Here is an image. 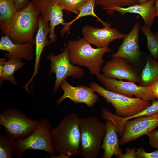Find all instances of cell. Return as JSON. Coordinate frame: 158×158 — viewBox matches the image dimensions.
<instances>
[{"instance_id": "44dd1931", "label": "cell", "mask_w": 158, "mask_h": 158, "mask_svg": "<svg viewBox=\"0 0 158 158\" xmlns=\"http://www.w3.org/2000/svg\"><path fill=\"white\" fill-rule=\"evenodd\" d=\"M152 104L133 116L123 118L111 112L108 115V119L114 124L117 130L122 131L124 128V124L126 121L139 117L150 116L158 112V100H155L152 101Z\"/></svg>"}, {"instance_id": "cb8c5ba5", "label": "cell", "mask_w": 158, "mask_h": 158, "mask_svg": "<svg viewBox=\"0 0 158 158\" xmlns=\"http://www.w3.org/2000/svg\"><path fill=\"white\" fill-rule=\"evenodd\" d=\"M95 4V0H87L79 8V13L77 16L71 21L65 23L64 27L60 32L61 35L63 36L66 32H68L71 26L75 22L81 17L87 16H92L96 18L104 26L110 27L109 24L103 21L96 14L94 10Z\"/></svg>"}, {"instance_id": "6da1fadb", "label": "cell", "mask_w": 158, "mask_h": 158, "mask_svg": "<svg viewBox=\"0 0 158 158\" xmlns=\"http://www.w3.org/2000/svg\"><path fill=\"white\" fill-rule=\"evenodd\" d=\"M80 119L76 113L66 114L51 129L52 143L56 152L59 154L58 156L51 155L52 158H69L80 155Z\"/></svg>"}, {"instance_id": "5bb4252c", "label": "cell", "mask_w": 158, "mask_h": 158, "mask_svg": "<svg viewBox=\"0 0 158 158\" xmlns=\"http://www.w3.org/2000/svg\"><path fill=\"white\" fill-rule=\"evenodd\" d=\"M82 32L83 38L87 42L97 48L107 47L114 40L124 38L127 35L110 27L104 26L99 28L90 25L84 27Z\"/></svg>"}, {"instance_id": "7a4b0ae2", "label": "cell", "mask_w": 158, "mask_h": 158, "mask_svg": "<svg viewBox=\"0 0 158 158\" xmlns=\"http://www.w3.org/2000/svg\"><path fill=\"white\" fill-rule=\"evenodd\" d=\"M40 13L32 2L28 6L17 12L9 26L2 33L15 43L27 42L35 45L34 37L38 28Z\"/></svg>"}, {"instance_id": "1f68e13d", "label": "cell", "mask_w": 158, "mask_h": 158, "mask_svg": "<svg viewBox=\"0 0 158 158\" xmlns=\"http://www.w3.org/2000/svg\"><path fill=\"white\" fill-rule=\"evenodd\" d=\"M17 12L20 11L26 8L30 2L29 0H14Z\"/></svg>"}, {"instance_id": "d6986e66", "label": "cell", "mask_w": 158, "mask_h": 158, "mask_svg": "<svg viewBox=\"0 0 158 158\" xmlns=\"http://www.w3.org/2000/svg\"><path fill=\"white\" fill-rule=\"evenodd\" d=\"M106 133L103 141L102 148L104 152L102 158L117 157L123 153L120 147V142L115 127L111 121L106 120Z\"/></svg>"}, {"instance_id": "3957f363", "label": "cell", "mask_w": 158, "mask_h": 158, "mask_svg": "<svg viewBox=\"0 0 158 158\" xmlns=\"http://www.w3.org/2000/svg\"><path fill=\"white\" fill-rule=\"evenodd\" d=\"M69 60L73 65L87 68L91 75L100 73L104 61V54L111 52L107 47H92L83 37L78 40H69L66 44Z\"/></svg>"}, {"instance_id": "52a82bcc", "label": "cell", "mask_w": 158, "mask_h": 158, "mask_svg": "<svg viewBox=\"0 0 158 158\" xmlns=\"http://www.w3.org/2000/svg\"><path fill=\"white\" fill-rule=\"evenodd\" d=\"M51 125L46 118L39 121L35 131L23 139L15 142V154L18 158H22L23 152L26 150H42L51 155L54 154L51 138Z\"/></svg>"}, {"instance_id": "e575fe53", "label": "cell", "mask_w": 158, "mask_h": 158, "mask_svg": "<svg viewBox=\"0 0 158 158\" xmlns=\"http://www.w3.org/2000/svg\"><path fill=\"white\" fill-rule=\"evenodd\" d=\"M151 0H138L139 4H142Z\"/></svg>"}, {"instance_id": "d6a6232c", "label": "cell", "mask_w": 158, "mask_h": 158, "mask_svg": "<svg viewBox=\"0 0 158 158\" xmlns=\"http://www.w3.org/2000/svg\"><path fill=\"white\" fill-rule=\"evenodd\" d=\"M150 87L152 92L158 100V80L154 82Z\"/></svg>"}, {"instance_id": "7c38bea8", "label": "cell", "mask_w": 158, "mask_h": 158, "mask_svg": "<svg viewBox=\"0 0 158 158\" xmlns=\"http://www.w3.org/2000/svg\"><path fill=\"white\" fill-rule=\"evenodd\" d=\"M112 57L105 63L102 69V74L104 77L134 83L139 82L140 76L128 61L121 57Z\"/></svg>"}, {"instance_id": "5b68a950", "label": "cell", "mask_w": 158, "mask_h": 158, "mask_svg": "<svg viewBox=\"0 0 158 158\" xmlns=\"http://www.w3.org/2000/svg\"><path fill=\"white\" fill-rule=\"evenodd\" d=\"M39 121L32 119L18 109L8 107L0 114V125L8 136L15 140L30 135L36 129Z\"/></svg>"}, {"instance_id": "8fae6325", "label": "cell", "mask_w": 158, "mask_h": 158, "mask_svg": "<svg viewBox=\"0 0 158 158\" xmlns=\"http://www.w3.org/2000/svg\"><path fill=\"white\" fill-rule=\"evenodd\" d=\"M158 126V112L148 116L136 118L126 121L124 124V130L119 140L123 145L146 135Z\"/></svg>"}, {"instance_id": "e0dca14e", "label": "cell", "mask_w": 158, "mask_h": 158, "mask_svg": "<svg viewBox=\"0 0 158 158\" xmlns=\"http://www.w3.org/2000/svg\"><path fill=\"white\" fill-rule=\"evenodd\" d=\"M155 1L156 0H151L143 3H138L126 8L115 6L107 12L110 15L116 11L120 12L122 16L128 13L139 14L143 18L145 25L151 27L156 17Z\"/></svg>"}, {"instance_id": "f1b7e54d", "label": "cell", "mask_w": 158, "mask_h": 158, "mask_svg": "<svg viewBox=\"0 0 158 158\" xmlns=\"http://www.w3.org/2000/svg\"><path fill=\"white\" fill-rule=\"evenodd\" d=\"M136 155L137 158H158V149L148 153L143 147H141L137 150Z\"/></svg>"}, {"instance_id": "9c48e42d", "label": "cell", "mask_w": 158, "mask_h": 158, "mask_svg": "<svg viewBox=\"0 0 158 158\" xmlns=\"http://www.w3.org/2000/svg\"><path fill=\"white\" fill-rule=\"evenodd\" d=\"M96 76L105 88L109 91L130 97L135 96L147 101L156 100L150 87L140 86L131 82L107 78L100 73Z\"/></svg>"}, {"instance_id": "484cf974", "label": "cell", "mask_w": 158, "mask_h": 158, "mask_svg": "<svg viewBox=\"0 0 158 158\" xmlns=\"http://www.w3.org/2000/svg\"><path fill=\"white\" fill-rule=\"evenodd\" d=\"M15 140L7 135L0 134V158H12L15 154Z\"/></svg>"}, {"instance_id": "ba28073f", "label": "cell", "mask_w": 158, "mask_h": 158, "mask_svg": "<svg viewBox=\"0 0 158 158\" xmlns=\"http://www.w3.org/2000/svg\"><path fill=\"white\" fill-rule=\"evenodd\" d=\"M46 57L51 62L50 71L48 74L54 73L56 75L53 89L54 93L58 91L62 82L68 77H71L74 79H80L85 74L82 68L79 66L73 65L70 62L67 47L59 54L55 55L49 53Z\"/></svg>"}, {"instance_id": "4dcf8cb0", "label": "cell", "mask_w": 158, "mask_h": 158, "mask_svg": "<svg viewBox=\"0 0 158 158\" xmlns=\"http://www.w3.org/2000/svg\"><path fill=\"white\" fill-rule=\"evenodd\" d=\"M126 152L125 154L121 153L117 158H137L136 148L134 147L132 148L127 147L125 149Z\"/></svg>"}, {"instance_id": "d590c367", "label": "cell", "mask_w": 158, "mask_h": 158, "mask_svg": "<svg viewBox=\"0 0 158 158\" xmlns=\"http://www.w3.org/2000/svg\"></svg>"}, {"instance_id": "7402d4cb", "label": "cell", "mask_w": 158, "mask_h": 158, "mask_svg": "<svg viewBox=\"0 0 158 158\" xmlns=\"http://www.w3.org/2000/svg\"><path fill=\"white\" fill-rule=\"evenodd\" d=\"M158 80V61L147 57L145 66L140 77L139 86L150 87Z\"/></svg>"}, {"instance_id": "ac0fdd59", "label": "cell", "mask_w": 158, "mask_h": 158, "mask_svg": "<svg viewBox=\"0 0 158 158\" xmlns=\"http://www.w3.org/2000/svg\"><path fill=\"white\" fill-rule=\"evenodd\" d=\"M38 21V28L35 38V58L34 71L31 78L25 86L26 89L28 88V85L37 74L42 51L46 47L48 46L51 43L47 38L50 32L49 23L44 21L41 16H39Z\"/></svg>"}, {"instance_id": "ffe728a7", "label": "cell", "mask_w": 158, "mask_h": 158, "mask_svg": "<svg viewBox=\"0 0 158 158\" xmlns=\"http://www.w3.org/2000/svg\"><path fill=\"white\" fill-rule=\"evenodd\" d=\"M22 59H11L7 61L5 57L0 59V81L5 80L10 82L14 85H17L14 74L15 72L22 68L25 63Z\"/></svg>"}, {"instance_id": "d4e9b609", "label": "cell", "mask_w": 158, "mask_h": 158, "mask_svg": "<svg viewBox=\"0 0 158 158\" xmlns=\"http://www.w3.org/2000/svg\"><path fill=\"white\" fill-rule=\"evenodd\" d=\"M150 27L145 25L141 29L147 39V46L153 59L158 60V31L153 33Z\"/></svg>"}, {"instance_id": "2e32d148", "label": "cell", "mask_w": 158, "mask_h": 158, "mask_svg": "<svg viewBox=\"0 0 158 158\" xmlns=\"http://www.w3.org/2000/svg\"><path fill=\"white\" fill-rule=\"evenodd\" d=\"M30 43H15L8 36L2 35L0 41V49L7 51L5 56L9 59H23L28 61H32L33 58V46Z\"/></svg>"}, {"instance_id": "4316f807", "label": "cell", "mask_w": 158, "mask_h": 158, "mask_svg": "<svg viewBox=\"0 0 158 158\" xmlns=\"http://www.w3.org/2000/svg\"><path fill=\"white\" fill-rule=\"evenodd\" d=\"M95 5L103 6V9L107 12L115 6H128L138 3V0H95Z\"/></svg>"}, {"instance_id": "277c9868", "label": "cell", "mask_w": 158, "mask_h": 158, "mask_svg": "<svg viewBox=\"0 0 158 158\" xmlns=\"http://www.w3.org/2000/svg\"><path fill=\"white\" fill-rule=\"evenodd\" d=\"M80 155L85 158L98 157L106 133V123L97 118H80Z\"/></svg>"}, {"instance_id": "836d02e7", "label": "cell", "mask_w": 158, "mask_h": 158, "mask_svg": "<svg viewBox=\"0 0 158 158\" xmlns=\"http://www.w3.org/2000/svg\"><path fill=\"white\" fill-rule=\"evenodd\" d=\"M155 6L156 8V16L158 18V0H156Z\"/></svg>"}, {"instance_id": "603a6c76", "label": "cell", "mask_w": 158, "mask_h": 158, "mask_svg": "<svg viewBox=\"0 0 158 158\" xmlns=\"http://www.w3.org/2000/svg\"><path fill=\"white\" fill-rule=\"evenodd\" d=\"M17 12L14 0H0V30L2 33L9 26Z\"/></svg>"}, {"instance_id": "30bf717a", "label": "cell", "mask_w": 158, "mask_h": 158, "mask_svg": "<svg viewBox=\"0 0 158 158\" xmlns=\"http://www.w3.org/2000/svg\"><path fill=\"white\" fill-rule=\"evenodd\" d=\"M36 8L39 12L44 21L49 22V37L51 43L55 42L57 37L55 32V27L61 24L64 25L63 7L56 0H32Z\"/></svg>"}, {"instance_id": "4fadbf2b", "label": "cell", "mask_w": 158, "mask_h": 158, "mask_svg": "<svg viewBox=\"0 0 158 158\" xmlns=\"http://www.w3.org/2000/svg\"><path fill=\"white\" fill-rule=\"evenodd\" d=\"M64 93L57 100L56 105H59L66 98L76 103H84L90 108L92 107L99 100V97L90 87L83 85L73 86L66 79L60 85Z\"/></svg>"}, {"instance_id": "9a60e30c", "label": "cell", "mask_w": 158, "mask_h": 158, "mask_svg": "<svg viewBox=\"0 0 158 158\" xmlns=\"http://www.w3.org/2000/svg\"><path fill=\"white\" fill-rule=\"evenodd\" d=\"M140 25L136 23L118 48L117 52L112 57H119L124 58L130 62H134L139 59L141 51L138 43Z\"/></svg>"}, {"instance_id": "f546056e", "label": "cell", "mask_w": 158, "mask_h": 158, "mask_svg": "<svg viewBox=\"0 0 158 158\" xmlns=\"http://www.w3.org/2000/svg\"><path fill=\"white\" fill-rule=\"evenodd\" d=\"M149 139L151 147L158 149V130L155 129L146 134Z\"/></svg>"}, {"instance_id": "8992f818", "label": "cell", "mask_w": 158, "mask_h": 158, "mask_svg": "<svg viewBox=\"0 0 158 158\" xmlns=\"http://www.w3.org/2000/svg\"><path fill=\"white\" fill-rule=\"evenodd\" d=\"M90 87L111 104L115 110V114L123 118L133 116L143 110L151 104L141 98L127 97L106 89L95 82Z\"/></svg>"}, {"instance_id": "83f0119b", "label": "cell", "mask_w": 158, "mask_h": 158, "mask_svg": "<svg viewBox=\"0 0 158 158\" xmlns=\"http://www.w3.org/2000/svg\"><path fill=\"white\" fill-rule=\"evenodd\" d=\"M68 12L73 13L76 15L79 13V10L87 0H56Z\"/></svg>"}]
</instances>
